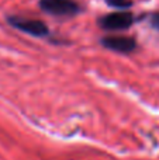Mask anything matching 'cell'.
<instances>
[{"instance_id":"2","label":"cell","mask_w":159,"mask_h":160,"mask_svg":"<svg viewBox=\"0 0 159 160\" xmlns=\"http://www.w3.org/2000/svg\"><path fill=\"white\" fill-rule=\"evenodd\" d=\"M134 22V16L130 11H115L99 20V24L103 30L107 31H120L130 28Z\"/></svg>"},{"instance_id":"5","label":"cell","mask_w":159,"mask_h":160,"mask_svg":"<svg viewBox=\"0 0 159 160\" xmlns=\"http://www.w3.org/2000/svg\"><path fill=\"white\" fill-rule=\"evenodd\" d=\"M106 3L114 8H120V10H126L132 6L131 0H106Z\"/></svg>"},{"instance_id":"3","label":"cell","mask_w":159,"mask_h":160,"mask_svg":"<svg viewBox=\"0 0 159 160\" xmlns=\"http://www.w3.org/2000/svg\"><path fill=\"white\" fill-rule=\"evenodd\" d=\"M8 22L14 28L23 31L25 34H30L33 37H47L48 27L39 20H28L23 17H8Z\"/></svg>"},{"instance_id":"1","label":"cell","mask_w":159,"mask_h":160,"mask_svg":"<svg viewBox=\"0 0 159 160\" xmlns=\"http://www.w3.org/2000/svg\"><path fill=\"white\" fill-rule=\"evenodd\" d=\"M39 7L42 11L52 16L70 17L80 11V7L73 0H39Z\"/></svg>"},{"instance_id":"4","label":"cell","mask_w":159,"mask_h":160,"mask_svg":"<svg viewBox=\"0 0 159 160\" xmlns=\"http://www.w3.org/2000/svg\"><path fill=\"white\" fill-rule=\"evenodd\" d=\"M101 44L110 51L118 53H131L137 48L135 39L130 37H106L101 39Z\"/></svg>"},{"instance_id":"6","label":"cell","mask_w":159,"mask_h":160,"mask_svg":"<svg viewBox=\"0 0 159 160\" xmlns=\"http://www.w3.org/2000/svg\"><path fill=\"white\" fill-rule=\"evenodd\" d=\"M151 24L154 25L156 30H159V13L152 14V17H151Z\"/></svg>"}]
</instances>
